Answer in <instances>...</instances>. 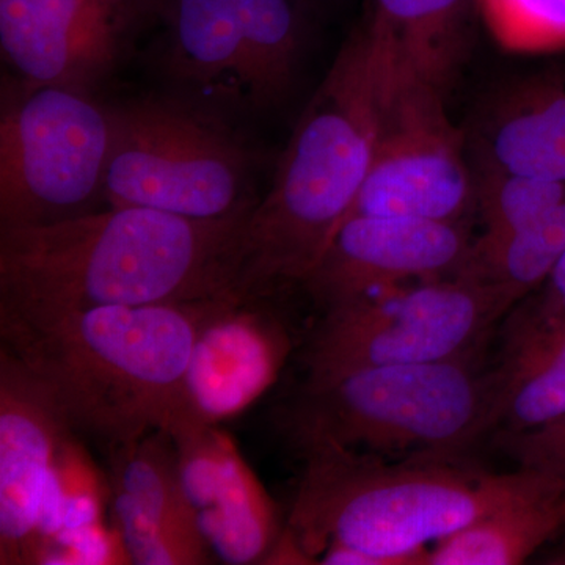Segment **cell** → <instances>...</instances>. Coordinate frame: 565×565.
Here are the masks:
<instances>
[{
  "label": "cell",
  "instance_id": "obj_23",
  "mask_svg": "<svg viewBox=\"0 0 565 565\" xmlns=\"http://www.w3.org/2000/svg\"><path fill=\"white\" fill-rule=\"evenodd\" d=\"M478 17L514 50L565 46V0H476Z\"/></svg>",
  "mask_w": 565,
  "mask_h": 565
},
{
  "label": "cell",
  "instance_id": "obj_6",
  "mask_svg": "<svg viewBox=\"0 0 565 565\" xmlns=\"http://www.w3.org/2000/svg\"><path fill=\"white\" fill-rule=\"evenodd\" d=\"M159 20V79L228 120L288 96L310 31L308 0H163Z\"/></svg>",
  "mask_w": 565,
  "mask_h": 565
},
{
  "label": "cell",
  "instance_id": "obj_1",
  "mask_svg": "<svg viewBox=\"0 0 565 565\" xmlns=\"http://www.w3.org/2000/svg\"><path fill=\"white\" fill-rule=\"evenodd\" d=\"M253 207L193 221L107 206L46 225L0 226V313L46 319L232 296L234 256Z\"/></svg>",
  "mask_w": 565,
  "mask_h": 565
},
{
  "label": "cell",
  "instance_id": "obj_18",
  "mask_svg": "<svg viewBox=\"0 0 565 565\" xmlns=\"http://www.w3.org/2000/svg\"><path fill=\"white\" fill-rule=\"evenodd\" d=\"M498 434H523L565 415V311L541 289L504 316L493 366Z\"/></svg>",
  "mask_w": 565,
  "mask_h": 565
},
{
  "label": "cell",
  "instance_id": "obj_2",
  "mask_svg": "<svg viewBox=\"0 0 565 565\" xmlns=\"http://www.w3.org/2000/svg\"><path fill=\"white\" fill-rule=\"evenodd\" d=\"M377 126L379 52L364 21L316 88L269 192L245 222L234 256V299H263L310 275L362 191Z\"/></svg>",
  "mask_w": 565,
  "mask_h": 565
},
{
  "label": "cell",
  "instance_id": "obj_24",
  "mask_svg": "<svg viewBox=\"0 0 565 565\" xmlns=\"http://www.w3.org/2000/svg\"><path fill=\"white\" fill-rule=\"evenodd\" d=\"M498 444L520 468L565 481V415L555 423L523 434H500Z\"/></svg>",
  "mask_w": 565,
  "mask_h": 565
},
{
  "label": "cell",
  "instance_id": "obj_20",
  "mask_svg": "<svg viewBox=\"0 0 565 565\" xmlns=\"http://www.w3.org/2000/svg\"><path fill=\"white\" fill-rule=\"evenodd\" d=\"M565 533V481L542 475L514 500L430 548L427 565H515Z\"/></svg>",
  "mask_w": 565,
  "mask_h": 565
},
{
  "label": "cell",
  "instance_id": "obj_9",
  "mask_svg": "<svg viewBox=\"0 0 565 565\" xmlns=\"http://www.w3.org/2000/svg\"><path fill=\"white\" fill-rule=\"evenodd\" d=\"M110 143V106L92 92L21 87L0 121V226L103 210Z\"/></svg>",
  "mask_w": 565,
  "mask_h": 565
},
{
  "label": "cell",
  "instance_id": "obj_3",
  "mask_svg": "<svg viewBox=\"0 0 565 565\" xmlns=\"http://www.w3.org/2000/svg\"><path fill=\"white\" fill-rule=\"evenodd\" d=\"M217 299L46 319L0 313V337L47 390L71 429L114 452L166 429L181 414L193 341Z\"/></svg>",
  "mask_w": 565,
  "mask_h": 565
},
{
  "label": "cell",
  "instance_id": "obj_5",
  "mask_svg": "<svg viewBox=\"0 0 565 565\" xmlns=\"http://www.w3.org/2000/svg\"><path fill=\"white\" fill-rule=\"evenodd\" d=\"M280 423L299 452L338 446L384 459L462 460L497 429L494 371L481 351L305 379Z\"/></svg>",
  "mask_w": 565,
  "mask_h": 565
},
{
  "label": "cell",
  "instance_id": "obj_12",
  "mask_svg": "<svg viewBox=\"0 0 565 565\" xmlns=\"http://www.w3.org/2000/svg\"><path fill=\"white\" fill-rule=\"evenodd\" d=\"M473 241L470 222L352 215L302 285L326 310L407 281L457 277Z\"/></svg>",
  "mask_w": 565,
  "mask_h": 565
},
{
  "label": "cell",
  "instance_id": "obj_25",
  "mask_svg": "<svg viewBox=\"0 0 565 565\" xmlns=\"http://www.w3.org/2000/svg\"><path fill=\"white\" fill-rule=\"evenodd\" d=\"M539 289L565 311V255Z\"/></svg>",
  "mask_w": 565,
  "mask_h": 565
},
{
  "label": "cell",
  "instance_id": "obj_15",
  "mask_svg": "<svg viewBox=\"0 0 565 565\" xmlns=\"http://www.w3.org/2000/svg\"><path fill=\"white\" fill-rule=\"evenodd\" d=\"M262 300L218 297L204 316L185 367L182 415L218 426L277 381L291 337Z\"/></svg>",
  "mask_w": 565,
  "mask_h": 565
},
{
  "label": "cell",
  "instance_id": "obj_4",
  "mask_svg": "<svg viewBox=\"0 0 565 565\" xmlns=\"http://www.w3.org/2000/svg\"><path fill=\"white\" fill-rule=\"evenodd\" d=\"M303 470L282 530L318 564L329 546L427 565L430 548L533 489L541 471L487 473L463 460L384 459L338 446L300 451Z\"/></svg>",
  "mask_w": 565,
  "mask_h": 565
},
{
  "label": "cell",
  "instance_id": "obj_8",
  "mask_svg": "<svg viewBox=\"0 0 565 565\" xmlns=\"http://www.w3.org/2000/svg\"><path fill=\"white\" fill-rule=\"evenodd\" d=\"M514 305L500 289L463 275L393 286L326 308L300 360L307 379H319L460 359L481 352Z\"/></svg>",
  "mask_w": 565,
  "mask_h": 565
},
{
  "label": "cell",
  "instance_id": "obj_11",
  "mask_svg": "<svg viewBox=\"0 0 565 565\" xmlns=\"http://www.w3.org/2000/svg\"><path fill=\"white\" fill-rule=\"evenodd\" d=\"M163 0H0L2 57L22 88L93 92L161 18Z\"/></svg>",
  "mask_w": 565,
  "mask_h": 565
},
{
  "label": "cell",
  "instance_id": "obj_19",
  "mask_svg": "<svg viewBox=\"0 0 565 565\" xmlns=\"http://www.w3.org/2000/svg\"><path fill=\"white\" fill-rule=\"evenodd\" d=\"M476 0H373L375 43L438 90L448 93L467 62Z\"/></svg>",
  "mask_w": 565,
  "mask_h": 565
},
{
  "label": "cell",
  "instance_id": "obj_21",
  "mask_svg": "<svg viewBox=\"0 0 565 565\" xmlns=\"http://www.w3.org/2000/svg\"><path fill=\"white\" fill-rule=\"evenodd\" d=\"M565 255V200L530 225L475 237L459 275L503 291L514 303L537 291Z\"/></svg>",
  "mask_w": 565,
  "mask_h": 565
},
{
  "label": "cell",
  "instance_id": "obj_7",
  "mask_svg": "<svg viewBox=\"0 0 565 565\" xmlns=\"http://www.w3.org/2000/svg\"><path fill=\"white\" fill-rule=\"evenodd\" d=\"M110 117L107 206L217 221L258 203L252 151L228 118L172 93L115 104Z\"/></svg>",
  "mask_w": 565,
  "mask_h": 565
},
{
  "label": "cell",
  "instance_id": "obj_10",
  "mask_svg": "<svg viewBox=\"0 0 565 565\" xmlns=\"http://www.w3.org/2000/svg\"><path fill=\"white\" fill-rule=\"evenodd\" d=\"M375 46L377 137L370 173L348 218L370 214L470 222L473 167L467 136L446 111L445 93Z\"/></svg>",
  "mask_w": 565,
  "mask_h": 565
},
{
  "label": "cell",
  "instance_id": "obj_17",
  "mask_svg": "<svg viewBox=\"0 0 565 565\" xmlns=\"http://www.w3.org/2000/svg\"><path fill=\"white\" fill-rule=\"evenodd\" d=\"M465 136L473 170L565 182V65L498 85Z\"/></svg>",
  "mask_w": 565,
  "mask_h": 565
},
{
  "label": "cell",
  "instance_id": "obj_22",
  "mask_svg": "<svg viewBox=\"0 0 565 565\" xmlns=\"http://www.w3.org/2000/svg\"><path fill=\"white\" fill-rule=\"evenodd\" d=\"M473 173L475 217L481 221V236L523 228L565 200V182L500 170Z\"/></svg>",
  "mask_w": 565,
  "mask_h": 565
},
{
  "label": "cell",
  "instance_id": "obj_16",
  "mask_svg": "<svg viewBox=\"0 0 565 565\" xmlns=\"http://www.w3.org/2000/svg\"><path fill=\"white\" fill-rule=\"evenodd\" d=\"M110 500L115 531L131 563L212 564L178 471L177 451L166 430L110 452Z\"/></svg>",
  "mask_w": 565,
  "mask_h": 565
},
{
  "label": "cell",
  "instance_id": "obj_14",
  "mask_svg": "<svg viewBox=\"0 0 565 565\" xmlns=\"http://www.w3.org/2000/svg\"><path fill=\"white\" fill-rule=\"evenodd\" d=\"M61 408L6 345L0 348V564H36L52 473L73 434Z\"/></svg>",
  "mask_w": 565,
  "mask_h": 565
},
{
  "label": "cell",
  "instance_id": "obj_13",
  "mask_svg": "<svg viewBox=\"0 0 565 565\" xmlns=\"http://www.w3.org/2000/svg\"><path fill=\"white\" fill-rule=\"evenodd\" d=\"M166 433L182 490L214 559L264 564L282 533L277 505L239 448L217 424L178 415Z\"/></svg>",
  "mask_w": 565,
  "mask_h": 565
}]
</instances>
